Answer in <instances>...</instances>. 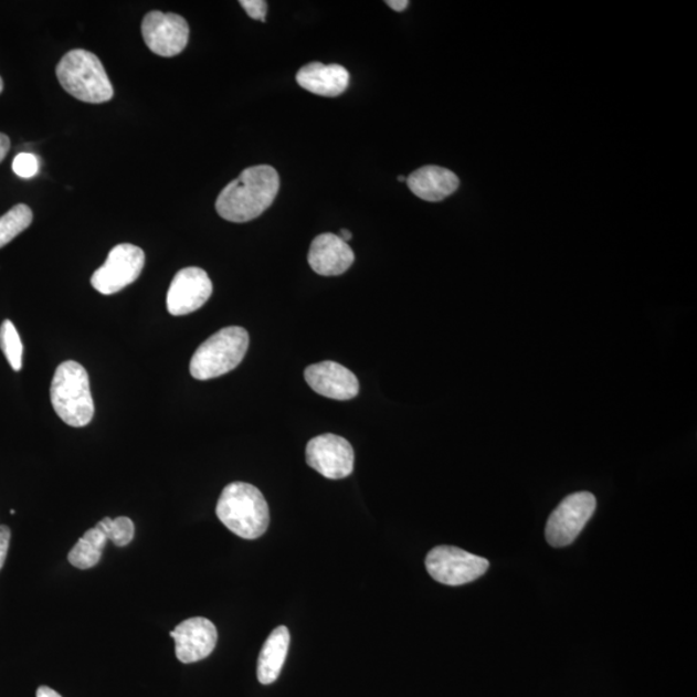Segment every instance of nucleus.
I'll list each match as a JSON object with an SVG mask.
<instances>
[{
    "instance_id": "18",
    "label": "nucleus",
    "mask_w": 697,
    "mask_h": 697,
    "mask_svg": "<svg viewBox=\"0 0 697 697\" xmlns=\"http://www.w3.org/2000/svg\"><path fill=\"white\" fill-rule=\"evenodd\" d=\"M106 536L95 526L84 534L75 543L67 559L72 566L80 570H88L102 561L103 551L106 547Z\"/></svg>"
},
{
    "instance_id": "1",
    "label": "nucleus",
    "mask_w": 697,
    "mask_h": 697,
    "mask_svg": "<svg viewBox=\"0 0 697 697\" xmlns=\"http://www.w3.org/2000/svg\"><path fill=\"white\" fill-rule=\"evenodd\" d=\"M278 191L279 175L273 167H250L239 179L222 189L217 211L222 219L242 224L262 217L277 198Z\"/></svg>"
},
{
    "instance_id": "27",
    "label": "nucleus",
    "mask_w": 697,
    "mask_h": 697,
    "mask_svg": "<svg viewBox=\"0 0 697 697\" xmlns=\"http://www.w3.org/2000/svg\"><path fill=\"white\" fill-rule=\"evenodd\" d=\"M36 697H63L55 689H52L47 686H41L36 689Z\"/></svg>"
},
{
    "instance_id": "30",
    "label": "nucleus",
    "mask_w": 697,
    "mask_h": 697,
    "mask_svg": "<svg viewBox=\"0 0 697 697\" xmlns=\"http://www.w3.org/2000/svg\"><path fill=\"white\" fill-rule=\"evenodd\" d=\"M398 181L404 182L408 181V179H405L404 176H398Z\"/></svg>"
},
{
    "instance_id": "20",
    "label": "nucleus",
    "mask_w": 697,
    "mask_h": 697,
    "mask_svg": "<svg viewBox=\"0 0 697 697\" xmlns=\"http://www.w3.org/2000/svg\"><path fill=\"white\" fill-rule=\"evenodd\" d=\"M0 349H2L13 371L19 372L22 369L24 345L21 342L17 327L10 319H6L0 326Z\"/></svg>"
},
{
    "instance_id": "17",
    "label": "nucleus",
    "mask_w": 697,
    "mask_h": 697,
    "mask_svg": "<svg viewBox=\"0 0 697 697\" xmlns=\"http://www.w3.org/2000/svg\"><path fill=\"white\" fill-rule=\"evenodd\" d=\"M289 641V632L286 626L275 627L267 637L258 656L257 678L260 684L272 685L278 679L286 662Z\"/></svg>"
},
{
    "instance_id": "23",
    "label": "nucleus",
    "mask_w": 697,
    "mask_h": 697,
    "mask_svg": "<svg viewBox=\"0 0 697 697\" xmlns=\"http://www.w3.org/2000/svg\"><path fill=\"white\" fill-rule=\"evenodd\" d=\"M240 4L251 19L266 21L267 3L264 0H242Z\"/></svg>"
},
{
    "instance_id": "24",
    "label": "nucleus",
    "mask_w": 697,
    "mask_h": 697,
    "mask_svg": "<svg viewBox=\"0 0 697 697\" xmlns=\"http://www.w3.org/2000/svg\"><path fill=\"white\" fill-rule=\"evenodd\" d=\"M11 542V528L9 526L0 525V571H2L6 563L7 555H9Z\"/></svg>"
},
{
    "instance_id": "29",
    "label": "nucleus",
    "mask_w": 697,
    "mask_h": 697,
    "mask_svg": "<svg viewBox=\"0 0 697 697\" xmlns=\"http://www.w3.org/2000/svg\"><path fill=\"white\" fill-rule=\"evenodd\" d=\"M3 88H4L3 80H2V76H0V94H2Z\"/></svg>"
},
{
    "instance_id": "25",
    "label": "nucleus",
    "mask_w": 697,
    "mask_h": 697,
    "mask_svg": "<svg viewBox=\"0 0 697 697\" xmlns=\"http://www.w3.org/2000/svg\"><path fill=\"white\" fill-rule=\"evenodd\" d=\"M10 148V137L4 134H0V163H2L6 156L9 155Z\"/></svg>"
},
{
    "instance_id": "3",
    "label": "nucleus",
    "mask_w": 697,
    "mask_h": 697,
    "mask_svg": "<svg viewBox=\"0 0 697 697\" xmlns=\"http://www.w3.org/2000/svg\"><path fill=\"white\" fill-rule=\"evenodd\" d=\"M57 80L80 102L103 104L110 102L114 89L105 67L94 53L73 50L61 59L56 67Z\"/></svg>"
},
{
    "instance_id": "22",
    "label": "nucleus",
    "mask_w": 697,
    "mask_h": 697,
    "mask_svg": "<svg viewBox=\"0 0 697 697\" xmlns=\"http://www.w3.org/2000/svg\"><path fill=\"white\" fill-rule=\"evenodd\" d=\"M12 168L19 178L32 179L38 171H40V162H38V158L34 155L20 152V155L14 158Z\"/></svg>"
},
{
    "instance_id": "2",
    "label": "nucleus",
    "mask_w": 697,
    "mask_h": 697,
    "mask_svg": "<svg viewBox=\"0 0 697 697\" xmlns=\"http://www.w3.org/2000/svg\"><path fill=\"white\" fill-rule=\"evenodd\" d=\"M217 515L228 530L246 540L258 539L271 524L264 495L244 482H233L222 489Z\"/></svg>"
},
{
    "instance_id": "7",
    "label": "nucleus",
    "mask_w": 697,
    "mask_h": 697,
    "mask_svg": "<svg viewBox=\"0 0 697 697\" xmlns=\"http://www.w3.org/2000/svg\"><path fill=\"white\" fill-rule=\"evenodd\" d=\"M145 265L140 247L124 243L115 246L106 262L92 275L91 285L97 293L114 295L139 279Z\"/></svg>"
},
{
    "instance_id": "4",
    "label": "nucleus",
    "mask_w": 697,
    "mask_h": 697,
    "mask_svg": "<svg viewBox=\"0 0 697 697\" xmlns=\"http://www.w3.org/2000/svg\"><path fill=\"white\" fill-rule=\"evenodd\" d=\"M51 402L65 424L83 427L91 423L95 415V403L88 373L81 363L66 361L57 367L51 384Z\"/></svg>"
},
{
    "instance_id": "10",
    "label": "nucleus",
    "mask_w": 697,
    "mask_h": 697,
    "mask_svg": "<svg viewBox=\"0 0 697 697\" xmlns=\"http://www.w3.org/2000/svg\"><path fill=\"white\" fill-rule=\"evenodd\" d=\"M306 463L328 479H342L355 469V450L335 434L318 435L306 446Z\"/></svg>"
},
{
    "instance_id": "26",
    "label": "nucleus",
    "mask_w": 697,
    "mask_h": 697,
    "mask_svg": "<svg viewBox=\"0 0 697 697\" xmlns=\"http://www.w3.org/2000/svg\"><path fill=\"white\" fill-rule=\"evenodd\" d=\"M387 4L390 7V9L397 12H402L408 9L410 2L409 0H388Z\"/></svg>"
},
{
    "instance_id": "19",
    "label": "nucleus",
    "mask_w": 697,
    "mask_h": 697,
    "mask_svg": "<svg viewBox=\"0 0 697 697\" xmlns=\"http://www.w3.org/2000/svg\"><path fill=\"white\" fill-rule=\"evenodd\" d=\"M33 222V211L27 204L14 205L0 218V249L17 239Z\"/></svg>"
},
{
    "instance_id": "21",
    "label": "nucleus",
    "mask_w": 697,
    "mask_h": 697,
    "mask_svg": "<svg viewBox=\"0 0 697 697\" xmlns=\"http://www.w3.org/2000/svg\"><path fill=\"white\" fill-rule=\"evenodd\" d=\"M102 530L107 540H110L115 547L124 548L135 538V525L133 519L128 517H118L112 519L109 517L99 520L96 525Z\"/></svg>"
},
{
    "instance_id": "11",
    "label": "nucleus",
    "mask_w": 697,
    "mask_h": 697,
    "mask_svg": "<svg viewBox=\"0 0 697 697\" xmlns=\"http://www.w3.org/2000/svg\"><path fill=\"white\" fill-rule=\"evenodd\" d=\"M212 282L201 267L190 266L175 275L167 294V310L173 317L201 309L212 295Z\"/></svg>"
},
{
    "instance_id": "6",
    "label": "nucleus",
    "mask_w": 697,
    "mask_h": 697,
    "mask_svg": "<svg viewBox=\"0 0 697 697\" xmlns=\"http://www.w3.org/2000/svg\"><path fill=\"white\" fill-rule=\"evenodd\" d=\"M426 570L439 583L458 587L472 583L486 573L489 562L456 547H436L429 551Z\"/></svg>"
},
{
    "instance_id": "28",
    "label": "nucleus",
    "mask_w": 697,
    "mask_h": 697,
    "mask_svg": "<svg viewBox=\"0 0 697 697\" xmlns=\"http://www.w3.org/2000/svg\"><path fill=\"white\" fill-rule=\"evenodd\" d=\"M339 236H340V239H341L344 242H347V243H348L351 239H353V235H351V233H350V232H349V230H347V229H342V230H341V233H340V235H339Z\"/></svg>"
},
{
    "instance_id": "5",
    "label": "nucleus",
    "mask_w": 697,
    "mask_h": 697,
    "mask_svg": "<svg viewBox=\"0 0 697 697\" xmlns=\"http://www.w3.org/2000/svg\"><path fill=\"white\" fill-rule=\"evenodd\" d=\"M250 336L242 327H226L207 339L190 361V373L197 380H211L233 371L246 356Z\"/></svg>"
},
{
    "instance_id": "14",
    "label": "nucleus",
    "mask_w": 697,
    "mask_h": 697,
    "mask_svg": "<svg viewBox=\"0 0 697 697\" xmlns=\"http://www.w3.org/2000/svg\"><path fill=\"white\" fill-rule=\"evenodd\" d=\"M355 252L339 235L325 233L313 241L308 262L314 272L324 277H336L355 263Z\"/></svg>"
},
{
    "instance_id": "13",
    "label": "nucleus",
    "mask_w": 697,
    "mask_h": 697,
    "mask_svg": "<svg viewBox=\"0 0 697 697\" xmlns=\"http://www.w3.org/2000/svg\"><path fill=\"white\" fill-rule=\"evenodd\" d=\"M305 380L314 392L336 401L353 400L359 381L353 372L339 363L326 361L305 370Z\"/></svg>"
},
{
    "instance_id": "8",
    "label": "nucleus",
    "mask_w": 697,
    "mask_h": 697,
    "mask_svg": "<svg viewBox=\"0 0 697 697\" xmlns=\"http://www.w3.org/2000/svg\"><path fill=\"white\" fill-rule=\"evenodd\" d=\"M596 500L591 493L567 496L551 513L546 528V538L551 547L570 546L592 518Z\"/></svg>"
},
{
    "instance_id": "12",
    "label": "nucleus",
    "mask_w": 697,
    "mask_h": 697,
    "mask_svg": "<svg viewBox=\"0 0 697 697\" xmlns=\"http://www.w3.org/2000/svg\"><path fill=\"white\" fill-rule=\"evenodd\" d=\"M175 640L176 657L183 664H191L209 657L218 645L217 626L209 619L191 617L175 627L170 633Z\"/></svg>"
},
{
    "instance_id": "16",
    "label": "nucleus",
    "mask_w": 697,
    "mask_h": 697,
    "mask_svg": "<svg viewBox=\"0 0 697 697\" xmlns=\"http://www.w3.org/2000/svg\"><path fill=\"white\" fill-rule=\"evenodd\" d=\"M408 186L413 194L426 202H441L460 187L457 176L439 166H425L412 172Z\"/></svg>"
},
{
    "instance_id": "9",
    "label": "nucleus",
    "mask_w": 697,
    "mask_h": 697,
    "mask_svg": "<svg viewBox=\"0 0 697 697\" xmlns=\"http://www.w3.org/2000/svg\"><path fill=\"white\" fill-rule=\"evenodd\" d=\"M141 33L152 53L173 57L187 49L190 29L180 14L152 11L144 18Z\"/></svg>"
},
{
    "instance_id": "15",
    "label": "nucleus",
    "mask_w": 697,
    "mask_h": 697,
    "mask_svg": "<svg viewBox=\"0 0 697 697\" xmlns=\"http://www.w3.org/2000/svg\"><path fill=\"white\" fill-rule=\"evenodd\" d=\"M296 81L311 94L337 97L348 89L350 75L347 68L341 65L311 63L300 68L296 75Z\"/></svg>"
}]
</instances>
